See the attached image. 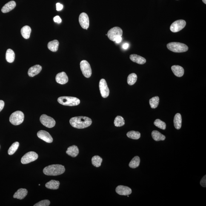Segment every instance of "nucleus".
Returning <instances> with one entry per match:
<instances>
[{"mask_svg": "<svg viewBox=\"0 0 206 206\" xmlns=\"http://www.w3.org/2000/svg\"><path fill=\"white\" fill-rule=\"evenodd\" d=\"M70 123L75 128L84 129L90 127L92 123V121L90 118L86 116H76L71 118Z\"/></svg>", "mask_w": 206, "mask_h": 206, "instance_id": "nucleus-1", "label": "nucleus"}, {"mask_svg": "<svg viewBox=\"0 0 206 206\" xmlns=\"http://www.w3.org/2000/svg\"><path fill=\"white\" fill-rule=\"evenodd\" d=\"M65 171L64 167L61 164H52L46 167L43 173L47 176H56L62 174Z\"/></svg>", "mask_w": 206, "mask_h": 206, "instance_id": "nucleus-2", "label": "nucleus"}, {"mask_svg": "<svg viewBox=\"0 0 206 206\" xmlns=\"http://www.w3.org/2000/svg\"><path fill=\"white\" fill-rule=\"evenodd\" d=\"M167 48L173 52L181 53L186 52L188 50V47L186 44L182 43L172 42L167 45Z\"/></svg>", "mask_w": 206, "mask_h": 206, "instance_id": "nucleus-3", "label": "nucleus"}, {"mask_svg": "<svg viewBox=\"0 0 206 206\" xmlns=\"http://www.w3.org/2000/svg\"><path fill=\"white\" fill-rule=\"evenodd\" d=\"M58 102L62 105L68 106H76L79 104V99L73 97L62 96L58 99Z\"/></svg>", "mask_w": 206, "mask_h": 206, "instance_id": "nucleus-4", "label": "nucleus"}, {"mask_svg": "<svg viewBox=\"0 0 206 206\" xmlns=\"http://www.w3.org/2000/svg\"><path fill=\"white\" fill-rule=\"evenodd\" d=\"M24 119V115L22 112L20 111L13 112L10 115L9 120L14 125H18L22 123Z\"/></svg>", "mask_w": 206, "mask_h": 206, "instance_id": "nucleus-5", "label": "nucleus"}, {"mask_svg": "<svg viewBox=\"0 0 206 206\" xmlns=\"http://www.w3.org/2000/svg\"><path fill=\"white\" fill-rule=\"evenodd\" d=\"M80 68L83 74L86 78H89L92 75V70L90 64L86 60H83L81 61Z\"/></svg>", "mask_w": 206, "mask_h": 206, "instance_id": "nucleus-6", "label": "nucleus"}, {"mask_svg": "<svg viewBox=\"0 0 206 206\" xmlns=\"http://www.w3.org/2000/svg\"><path fill=\"white\" fill-rule=\"evenodd\" d=\"M123 30L120 28L115 27L109 30L108 32L107 36L109 39L115 41V39L118 36H122Z\"/></svg>", "mask_w": 206, "mask_h": 206, "instance_id": "nucleus-7", "label": "nucleus"}, {"mask_svg": "<svg viewBox=\"0 0 206 206\" xmlns=\"http://www.w3.org/2000/svg\"><path fill=\"white\" fill-rule=\"evenodd\" d=\"M38 155L34 152H30L26 153L21 158V162L23 164H27L36 160Z\"/></svg>", "mask_w": 206, "mask_h": 206, "instance_id": "nucleus-8", "label": "nucleus"}, {"mask_svg": "<svg viewBox=\"0 0 206 206\" xmlns=\"http://www.w3.org/2000/svg\"><path fill=\"white\" fill-rule=\"evenodd\" d=\"M41 123L48 128H52L55 125V121L53 118L47 115L43 114L40 118Z\"/></svg>", "mask_w": 206, "mask_h": 206, "instance_id": "nucleus-9", "label": "nucleus"}, {"mask_svg": "<svg viewBox=\"0 0 206 206\" xmlns=\"http://www.w3.org/2000/svg\"><path fill=\"white\" fill-rule=\"evenodd\" d=\"M186 24L184 20H179L175 21L170 26V30L173 33H176L180 31L185 27Z\"/></svg>", "mask_w": 206, "mask_h": 206, "instance_id": "nucleus-10", "label": "nucleus"}, {"mask_svg": "<svg viewBox=\"0 0 206 206\" xmlns=\"http://www.w3.org/2000/svg\"><path fill=\"white\" fill-rule=\"evenodd\" d=\"M99 87L101 96L103 98H107L109 96L110 91L105 80L102 79L99 82Z\"/></svg>", "mask_w": 206, "mask_h": 206, "instance_id": "nucleus-11", "label": "nucleus"}, {"mask_svg": "<svg viewBox=\"0 0 206 206\" xmlns=\"http://www.w3.org/2000/svg\"><path fill=\"white\" fill-rule=\"evenodd\" d=\"M79 21L81 27L87 30L90 26V20L88 15L85 13H82L80 15Z\"/></svg>", "mask_w": 206, "mask_h": 206, "instance_id": "nucleus-12", "label": "nucleus"}, {"mask_svg": "<svg viewBox=\"0 0 206 206\" xmlns=\"http://www.w3.org/2000/svg\"><path fill=\"white\" fill-rule=\"evenodd\" d=\"M38 137L42 140L43 141L49 143L53 142V139L50 134L45 131L41 130L37 133Z\"/></svg>", "mask_w": 206, "mask_h": 206, "instance_id": "nucleus-13", "label": "nucleus"}, {"mask_svg": "<svg viewBox=\"0 0 206 206\" xmlns=\"http://www.w3.org/2000/svg\"><path fill=\"white\" fill-rule=\"evenodd\" d=\"M116 192L118 194L121 196H127L131 194V189L124 186H118L116 189Z\"/></svg>", "mask_w": 206, "mask_h": 206, "instance_id": "nucleus-14", "label": "nucleus"}, {"mask_svg": "<svg viewBox=\"0 0 206 206\" xmlns=\"http://www.w3.org/2000/svg\"><path fill=\"white\" fill-rule=\"evenodd\" d=\"M56 82L61 84L67 83L68 81V78L64 72H61L57 75L55 78Z\"/></svg>", "mask_w": 206, "mask_h": 206, "instance_id": "nucleus-15", "label": "nucleus"}, {"mask_svg": "<svg viewBox=\"0 0 206 206\" xmlns=\"http://www.w3.org/2000/svg\"><path fill=\"white\" fill-rule=\"evenodd\" d=\"M42 67L39 64H36L29 68L28 75L29 76L33 77L40 73L42 70Z\"/></svg>", "mask_w": 206, "mask_h": 206, "instance_id": "nucleus-16", "label": "nucleus"}, {"mask_svg": "<svg viewBox=\"0 0 206 206\" xmlns=\"http://www.w3.org/2000/svg\"><path fill=\"white\" fill-rule=\"evenodd\" d=\"M16 2L14 1H10L3 6L1 11L3 13H6L13 10L16 7Z\"/></svg>", "mask_w": 206, "mask_h": 206, "instance_id": "nucleus-17", "label": "nucleus"}, {"mask_svg": "<svg viewBox=\"0 0 206 206\" xmlns=\"http://www.w3.org/2000/svg\"><path fill=\"white\" fill-rule=\"evenodd\" d=\"M171 70L175 76L181 77L184 74V69L179 65H173L171 67Z\"/></svg>", "mask_w": 206, "mask_h": 206, "instance_id": "nucleus-18", "label": "nucleus"}, {"mask_svg": "<svg viewBox=\"0 0 206 206\" xmlns=\"http://www.w3.org/2000/svg\"><path fill=\"white\" fill-rule=\"evenodd\" d=\"M130 59L134 62L139 64H145L146 60L143 57L136 54H131L130 55Z\"/></svg>", "mask_w": 206, "mask_h": 206, "instance_id": "nucleus-19", "label": "nucleus"}, {"mask_svg": "<svg viewBox=\"0 0 206 206\" xmlns=\"http://www.w3.org/2000/svg\"><path fill=\"white\" fill-rule=\"evenodd\" d=\"M79 150L77 146L73 145L69 147L67 149L66 153L72 157H75L79 154Z\"/></svg>", "mask_w": 206, "mask_h": 206, "instance_id": "nucleus-20", "label": "nucleus"}, {"mask_svg": "<svg viewBox=\"0 0 206 206\" xmlns=\"http://www.w3.org/2000/svg\"><path fill=\"white\" fill-rule=\"evenodd\" d=\"M28 194V191L25 189H20L14 194L13 197L15 199L22 200L24 199Z\"/></svg>", "mask_w": 206, "mask_h": 206, "instance_id": "nucleus-21", "label": "nucleus"}, {"mask_svg": "<svg viewBox=\"0 0 206 206\" xmlns=\"http://www.w3.org/2000/svg\"><path fill=\"white\" fill-rule=\"evenodd\" d=\"M182 116L180 114L177 113L175 115L174 118V124L175 128L177 130L180 129L182 126Z\"/></svg>", "mask_w": 206, "mask_h": 206, "instance_id": "nucleus-22", "label": "nucleus"}, {"mask_svg": "<svg viewBox=\"0 0 206 206\" xmlns=\"http://www.w3.org/2000/svg\"><path fill=\"white\" fill-rule=\"evenodd\" d=\"M60 183L59 181L52 180L49 181L46 184V187L47 189L52 190H57L59 188Z\"/></svg>", "mask_w": 206, "mask_h": 206, "instance_id": "nucleus-23", "label": "nucleus"}, {"mask_svg": "<svg viewBox=\"0 0 206 206\" xmlns=\"http://www.w3.org/2000/svg\"><path fill=\"white\" fill-rule=\"evenodd\" d=\"M31 29L28 26H25L21 28V35L24 39H28L30 37Z\"/></svg>", "mask_w": 206, "mask_h": 206, "instance_id": "nucleus-24", "label": "nucleus"}, {"mask_svg": "<svg viewBox=\"0 0 206 206\" xmlns=\"http://www.w3.org/2000/svg\"><path fill=\"white\" fill-rule=\"evenodd\" d=\"M59 42L57 40L50 41L47 45V47L50 51L55 52L57 51L59 46Z\"/></svg>", "mask_w": 206, "mask_h": 206, "instance_id": "nucleus-25", "label": "nucleus"}, {"mask_svg": "<svg viewBox=\"0 0 206 206\" xmlns=\"http://www.w3.org/2000/svg\"><path fill=\"white\" fill-rule=\"evenodd\" d=\"M152 136L153 139L156 141H164L166 139L165 136L164 135L156 130L152 132Z\"/></svg>", "mask_w": 206, "mask_h": 206, "instance_id": "nucleus-26", "label": "nucleus"}, {"mask_svg": "<svg viewBox=\"0 0 206 206\" xmlns=\"http://www.w3.org/2000/svg\"><path fill=\"white\" fill-rule=\"evenodd\" d=\"M6 57L7 62L10 63L13 62L15 58L14 52L11 49H8L6 52Z\"/></svg>", "mask_w": 206, "mask_h": 206, "instance_id": "nucleus-27", "label": "nucleus"}, {"mask_svg": "<svg viewBox=\"0 0 206 206\" xmlns=\"http://www.w3.org/2000/svg\"><path fill=\"white\" fill-rule=\"evenodd\" d=\"M140 163V158L138 156H135L130 161L129 165L131 168H136L139 167Z\"/></svg>", "mask_w": 206, "mask_h": 206, "instance_id": "nucleus-28", "label": "nucleus"}, {"mask_svg": "<svg viewBox=\"0 0 206 206\" xmlns=\"http://www.w3.org/2000/svg\"><path fill=\"white\" fill-rule=\"evenodd\" d=\"M102 161V158L101 157L96 155L92 158V164L94 167H99L101 166Z\"/></svg>", "mask_w": 206, "mask_h": 206, "instance_id": "nucleus-29", "label": "nucleus"}, {"mask_svg": "<svg viewBox=\"0 0 206 206\" xmlns=\"http://www.w3.org/2000/svg\"><path fill=\"white\" fill-rule=\"evenodd\" d=\"M127 136L130 139L137 140L140 138L141 134L139 132L131 131L127 133Z\"/></svg>", "mask_w": 206, "mask_h": 206, "instance_id": "nucleus-30", "label": "nucleus"}, {"mask_svg": "<svg viewBox=\"0 0 206 206\" xmlns=\"http://www.w3.org/2000/svg\"><path fill=\"white\" fill-rule=\"evenodd\" d=\"M138 77L136 74L133 73L129 75L127 79V83L131 86L134 84L137 80Z\"/></svg>", "mask_w": 206, "mask_h": 206, "instance_id": "nucleus-31", "label": "nucleus"}, {"mask_svg": "<svg viewBox=\"0 0 206 206\" xmlns=\"http://www.w3.org/2000/svg\"><path fill=\"white\" fill-rule=\"evenodd\" d=\"M114 123L115 127H121L124 125L125 121L122 116H118L115 118Z\"/></svg>", "mask_w": 206, "mask_h": 206, "instance_id": "nucleus-32", "label": "nucleus"}, {"mask_svg": "<svg viewBox=\"0 0 206 206\" xmlns=\"http://www.w3.org/2000/svg\"><path fill=\"white\" fill-rule=\"evenodd\" d=\"M159 103V98L155 96L150 99L149 104L152 109H156Z\"/></svg>", "mask_w": 206, "mask_h": 206, "instance_id": "nucleus-33", "label": "nucleus"}, {"mask_svg": "<svg viewBox=\"0 0 206 206\" xmlns=\"http://www.w3.org/2000/svg\"><path fill=\"white\" fill-rule=\"evenodd\" d=\"M19 146V142H15L12 144L8 150V154L9 155H12L15 153L17 150L18 147Z\"/></svg>", "mask_w": 206, "mask_h": 206, "instance_id": "nucleus-34", "label": "nucleus"}, {"mask_svg": "<svg viewBox=\"0 0 206 206\" xmlns=\"http://www.w3.org/2000/svg\"><path fill=\"white\" fill-rule=\"evenodd\" d=\"M154 124L157 127L163 130H165L166 128V124L160 120L156 119L154 122Z\"/></svg>", "mask_w": 206, "mask_h": 206, "instance_id": "nucleus-35", "label": "nucleus"}, {"mask_svg": "<svg viewBox=\"0 0 206 206\" xmlns=\"http://www.w3.org/2000/svg\"><path fill=\"white\" fill-rule=\"evenodd\" d=\"M50 202L48 200H45L40 201L38 203L35 204L34 206H48L50 205Z\"/></svg>", "mask_w": 206, "mask_h": 206, "instance_id": "nucleus-36", "label": "nucleus"}, {"mask_svg": "<svg viewBox=\"0 0 206 206\" xmlns=\"http://www.w3.org/2000/svg\"><path fill=\"white\" fill-rule=\"evenodd\" d=\"M206 175L205 176H204V177L202 178V179H201L200 182V184L201 186H202V187H206Z\"/></svg>", "mask_w": 206, "mask_h": 206, "instance_id": "nucleus-37", "label": "nucleus"}, {"mask_svg": "<svg viewBox=\"0 0 206 206\" xmlns=\"http://www.w3.org/2000/svg\"><path fill=\"white\" fill-rule=\"evenodd\" d=\"M53 20L55 22L58 23V24H60L61 22V20L59 16L54 17L53 18Z\"/></svg>", "mask_w": 206, "mask_h": 206, "instance_id": "nucleus-38", "label": "nucleus"}, {"mask_svg": "<svg viewBox=\"0 0 206 206\" xmlns=\"http://www.w3.org/2000/svg\"><path fill=\"white\" fill-rule=\"evenodd\" d=\"M63 8V5L57 3L56 4V10L57 11H60L62 10Z\"/></svg>", "mask_w": 206, "mask_h": 206, "instance_id": "nucleus-39", "label": "nucleus"}, {"mask_svg": "<svg viewBox=\"0 0 206 206\" xmlns=\"http://www.w3.org/2000/svg\"><path fill=\"white\" fill-rule=\"evenodd\" d=\"M5 103L4 101L0 100V112L4 108Z\"/></svg>", "mask_w": 206, "mask_h": 206, "instance_id": "nucleus-40", "label": "nucleus"}, {"mask_svg": "<svg viewBox=\"0 0 206 206\" xmlns=\"http://www.w3.org/2000/svg\"><path fill=\"white\" fill-rule=\"evenodd\" d=\"M121 40H122V38H121V36H119L117 37L115 41L116 43H119L121 42Z\"/></svg>", "mask_w": 206, "mask_h": 206, "instance_id": "nucleus-41", "label": "nucleus"}, {"mask_svg": "<svg viewBox=\"0 0 206 206\" xmlns=\"http://www.w3.org/2000/svg\"><path fill=\"white\" fill-rule=\"evenodd\" d=\"M129 47V44L127 43L124 44L123 45V48L124 49V50H127Z\"/></svg>", "mask_w": 206, "mask_h": 206, "instance_id": "nucleus-42", "label": "nucleus"}, {"mask_svg": "<svg viewBox=\"0 0 206 206\" xmlns=\"http://www.w3.org/2000/svg\"><path fill=\"white\" fill-rule=\"evenodd\" d=\"M202 1L203 2L204 4H206V0H202Z\"/></svg>", "mask_w": 206, "mask_h": 206, "instance_id": "nucleus-43", "label": "nucleus"}]
</instances>
